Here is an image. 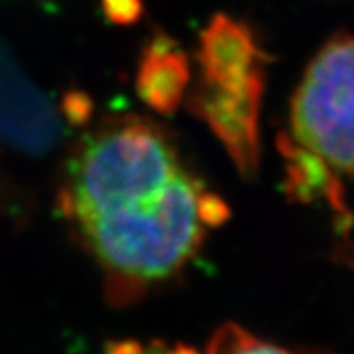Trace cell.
<instances>
[{
  "instance_id": "obj_1",
  "label": "cell",
  "mask_w": 354,
  "mask_h": 354,
  "mask_svg": "<svg viewBox=\"0 0 354 354\" xmlns=\"http://www.w3.org/2000/svg\"><path fill=\"white\" fill-rule=\"evenodd\" d=\"M203 192V183L185 170L161 190L75 223L103 270L112 302L138 300L196 257L206 228L199 215Z\"/></svg>"
},
{
  "instance_id": "obj_2",
  "label": "cell",
  "mask_w": 354,
  "mask_h": 354,
  "mask_svg": "<svg viewBox=\"0 0 354 354\" xmlns=\"http://www.w3.org/2000/svg\"><path fill=\"white\" fill-rule=\"evenodd\" d=\"M295 140L354 176V38L336 35L309 64L293 103Z\"/></svg>"
},
{
  "instance_id": "obj_3",
  "label": "cell",
  "mask_w": 354,
  "mask_h": 354,
  "mask_svg": "<svg viewBox=\"0 0 354 354\" xmlns=\"http://www.w3.org/2000/svg\"><path fill=\"white\" fill-rule=\"evenodd\" d=\"M266 78L239 87L201 82L192 88L188 109L210 127L244 177H253L261 161V114Z\"/></svg>"
},
{
  "instance_id": "obj_4",
  "label": "cell",
  "mask_w": 354,
  "mask_h": 354,
  "mask_svg": "<svg viewBox=\"0 0 354 354\" xmlns=\"http://www.w3.org/2000/svg\"><path fill=\"white\" fill-rule=\"evenodd\" d=\"M266 55L252 28L230 15H215L201 33L197 62L201 82L219 87H239L266 78Z\"/></svg>"
},
{
  "instance_id": "obj_5",
  "label": "cell",
  "mask_w": 354,
  "mask_h": 354,
  "mask_svg": "<svg viewBox=\"0 0 354 354\" xmlns=\"http://www.w3.org/2000/svg\"><path fill=\"white\" fill-rule=\"evenodd\" d=\"M190 64L183 49L165 33L152 37L141 55L136 88L141 102L159 114H172L190 84Z\"/></svg>"
},
{
  "instance_id": "obj_6",
  "label": "cell",
  "mask_w": 354,
  "mask_h": 354,
  "mask_svg": "<svg viewBox=\"0 0 354 354\" xmlns=\"http://www.w3.org/2000/svg\"><path fill=\"white\" fill-rule=\"evenodd\" d=\"M279 150L286 161L284 190L291 199L300 203L324 199L335 210L347 215L342 183L333 172L335 168L331 165L289 136H280Z\"/></svg>"
},
{
  "instance_id": "obj_7",
  "label": "cell",
  "mask_w": 354,
  "mask_h": 354,
  "mask_svg": "<svg viewBox=\"0 0 354 354\" xmlns=\"http://www.w3.org/2000/svg\"><path fill=\"white\" fill-rule=\"evenodd\" d=\"M206 354H329L318 351L288 349L282 345L261 340L255 335L248 333L237 324H224L212 336Z\"/></svg>"
},
{
  "instance_id": "obj_8",
  "label": "cell",
  "mask_w": 354,
  "mask_h": 354,
  "mask_svg": "<svg viewBox=\"0 0 354 354\" xmlns=\"http://www.w3.org/2000/svg\"><path fill=\"white\" fill-rule=\"evenodd\" d=\"M105 19L118 26H131L143 15V0H102Z\"/></svg>"
},
{
  "instance_id": "obj_9",
  "label": "cell",
  "mask_w": 354,
  "mask_h": 354,
  "mask_svg": "<svg viewBox=\"0 0 354 354\" xmlns=\"http://www.w3.org/2000/svg\"><path fill=\"white\" fill-rule=\"evenodd\" d=\"M199 215L205 226H219L228 219V205L219 196L205 190L199 199Z\"/></svg>"
},
{
  "instance_id": "obj_10",
  "label": "cell",
  "mask_w": 354,
  "mask_h": 354,
  "mask_svg": "<svg viewBox=\"0 0 354 354\" xmlns=\"http://www.w3.org/2000/svg\"><path fill=\"white\" fill-rule=\"evenodd\" d=\"M168 349H165L159 342H152L149 345H141L140 342H112L107 347V354H167Z\"/></svg>"
},
{
  "instance_id": "obj_11",
  "label": "cell",
  "mask_w": 354,
  "mask_h": 354,
  "mask_svg": "<svg viewBox=\"0 0 354 354\" xmlns=\"http://www.w3.org/2000/svg\"><path fill=\"white\" fill-rule=\"evenodd\" d=\"M76 102H73V98L69 96L67 100V112H69V116L75 120V122H80V120H84L87 116V112L91 111V105L88 103H84V96H75Z\"/></svg>"
},
{
  "instance_id": "obj_12",
  "label": "cell",
  "mask_w": 354,
  "mask_h": 354,
  "mask_svg": "<svg viewBox=\"0 0 354 354\" xmlns=\"http://www.w3.org/2000/svg\"><path fill=\"white\" fill-rule=\"evenodd\" d=\"M167 354H199L196 349H192L188 345H176L174 349H168Z\"/></svg>"
}]
</instances>
